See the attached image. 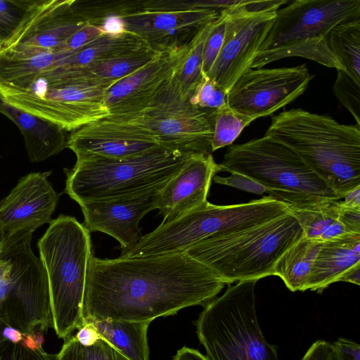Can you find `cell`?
I'll return each instance as SVG.
<instances>
[{"label":"cell","instance_id":"1","mask_svg":"<svg viewBox=\"0 0 360 360\" xmlns=\"http://www.w3.org/2000/svg\"><path fill=\"white\" fill-rule=\"evenodd\" d=\"M225 284L184 252L131 259L93 254L83 300L84 324L96 319L151 322L188 307H205Z\"/></svg>","mask_w":360,"mask_h":360},{"label":"cell","instance_id":"2","mask_svg":"<svg viewBox=\"0 0 360 360\" xmlns=\"http://www.w3.org/2000/svg\"><path fill=\"white\" fill-rule=\"evenodd\" d=\"M264 135L295 150L341 198L360 187V125L292 108L272 117Z\"/></svg>","mask_w":360,"mask_h":360},{"label":"cell","instance_id":"3","mask_svg":"<svg viewBox=\"0 0 360 360\" xmlns=\"http://www.w3.org/2000/svg\"><path fill=\"white\" fill-rule=\"evenodd\" d=\"M303 237L288 210L257 225L207 238L184 252L231 284L274 275L280 258Z\"/></svg>","mask_w":360,"mask_h":360},{"label":"cell","instance_id":"4","mask_svg":"<svg viewBox=\"0 0 360 360\" xmlns=\"http://www.w3.org/2000/svg\"><path fill=\"white\" fill-rule=\"evenodd\" d=\"M37 247L47 276L52 327L66 339L84 324L83 300L93 255L90 232L75 217L60 214L49 222Z\"/></svg>","mask_w":360,"mask_h":360},{"label":"cell","instance_id":"5","mask_svg":"<svg viewBox=\"0 0 360 360\" xmlns=\"http://www.w3.org/2000/svg\"><path fill=\"white\" fill-rule=\"evenodd\" d=\"M195 154L160 146L120 159L77 158L72 168L64 169V193L79 205L141 193L164 186Z\"/></svg>","mask_w":360,"mask_h":360},{"label":"cell","instance_id":"6","mask_svg":"<svg viewBox=\"0 0 360 360\" xmlns=\"http://www.w3.org/2000/svg\"><path fill=\"white\" fill-rule=\"evenodd\" d=\"M276 13L252 69L298 56L345 71L329 49L328 34L336 25L360 18V0H296Z\"/></svg>","mask_w":360,"mask_h":360},{"label":"cell","instance_id":"7","mask_svg":"<svg viewBox=\"0 0 360 360\" xmlns=\"http://www.w3.org/2000/svg\"><path fill=\"white\" fill-rule=\"evenodd\" d=\"M107 89L82 82L63 65L44 70L22 81L0 82L7 103L58 126L75 131L110 115Z\"/></svg>","mask_w":360,"mask_h":360},{"label":"cell","instance_id":"8","mask_svg":"<svg viewBox=\"0 0 360 360\" xmlns=\"http://www.w3.org/2000/svg\"><path fill=\"white\" fill-rule=\"evenodd\" d=\"M257 282L229 284L204 307L195 326L209 360H278L276 346L266 341L258 323Z\"/></svg>","mask_w":360,"mask_h":360},{"label":"cell","instance_id":"9","mask_svg":"<svg viewBox=\"0 0 360 360\" xmlns=\"http://www.w3.org/2000/svg\"><path fill=\"white\" fill-rule=\"evenodd\" d=\"M287 212L285 203L271 195L229 205H217L207 201L181 217L162 222L119 257L131 259L184 252L210 236L248 228Z\"/></svg>","mask_w":360,"mask_h":360},{"label":"cell","instance_id":"10","mask_svg":"<svg viewBox=\"0 0 360 360\" xmlns=\"http://www.w3.org/2000/svg\"><path fill=\"white\" fill-rule=\"evenodd\" d=\"M219 172L244 176L264 186L269 195H310L341 200L291 148L269 136L231 145Z\"/></svg>","mask_w":360,"mask_h":360},{"label":"cell","instance_id":"11","mask_svg":"<svg viewBox=\"0 0 360 360\" xmlns=\"http://www.w3.org/2000/svg\"><path fill=\"white\" fill-rule=\"evenodd\" d=\"M216 111L198 108L172 77L147 106L129 120L150 130L160 143L187 153H211Z\"/></svg>","mask_w":360,"mask_h":360},{"label":"cell","instance_id":"12","mask_svg":"<svg viewBox=\"0 0 360 360\" xmlns=\"http://www.w3.org/2000/svg\"><path fill=\"white\" fill-rule=\"evenodd\" d=\"M75 0H34L14 32L0 43V55L58 53L65 41L88 21Z\"/></svg>","mask_w":360,"mask_h":360},{"label":"cell","instance_id":"13","mask_svg":"<svg viewBox=\"0 0 360 360\" xmlns=\"http://www.w3.org/2000/svg\"><path fill=\"white\" fill-rule=\"evenodd\" d=\"M313 78L305 64L295 67L250 69L227 94L228 106L253 120L292 103Z\"/></svg>","mask_w":360,"mask_h":360},{"label":"cell","instance_id":"14","mask_svg":"<svg viewBox=\"0 0 360 360\" xmlns=\"http://www.w3.org/2000/svg\"><path fill=\"white\" fill-rule=\"evenodd\" d=\"M250 1L231 8L221 49L207 75L227 94L252 69L276 17V11L248 10L246 5Z\"/></svg>","mask_w":360,"mask_h":360},{"label":"cell","instance_id":"15","mask_svg":"<svg viewBox=\"0 0 360 360\" xmlns=\"http://www.w3.org/2000/svg\"><path fill=\"white\" fill-rule=\"evenodd\" d=\"M139 1H120L116 14L120 15L127 32L143 39L156 51H167L186 46L199 30L214 20L221 11L191 9L146 11Z\"/></svg>","mask_w":360,"mask_h":360},{"label":"cell","instance_id":"16","mask_svg":"<svg viewBox=\"0 0 360 360\" xmlns=\"http://www.w3.org/2000/svg\"><path fill=\"white\" fill-rule=\"evenodd\" d=\"M162 146L146 127L131 121L105 117L83 126L67 138L66 148L77 158L102 157L120 159Z\"/></svg>","mask_w":360,"mask_h":360},{"label":"cell","instance_id":"17","mask_svg":"<svg viewBox=\"0 0 360 360\" xmlns=\"http://www.w3.org/2000/svg\"><path fill=\"white\" fill-rule=\"evenodd\" d=\"M164 186L136 194L81 204L83 224L90 233L99 231L116 239L124 252L141 240L143 235L139 222L148 212L157 208L160 191Z\"/></svg>","mask_w":360,"mask_h":360},{"label":"cell","instance_id":"18","mask_svg":"<svg viewBox=\"0 0 360 360\" xmlns=\"http://www.w3.org/2000/svg\"><path fill=\"white\" fill-rule=\"evenodd\" d=\"M46 172L22 176L11 191L0 201V229L6 238L32 234L49 223L58 202Z\"/></svg>","mask_w":360,"mask_h":360},{"label":"cell","instance_id":"19","mask_svg":"<svg viewBox=\"0 0 360 360\" xmlns=\"http://www.w3.org/2000/svg\"><path fill=\"white\" fill-rule=\"evenodd\" d=\"M188 44L181 49L158 52L147 65L109 88L105 96L110 112L107 117L129 121L138 115L162 84L173 76Z\"/></svg>","mask_w":360,"mask_h":360},{"label":"cell","instance_id":"20","mask_svg":"<svg viewBox=\"0 0 360 360\" xmlns=\"http://www.w3.org/2000/svg\"><path fill=\"white\" fill-rule=\"evenodd\" d=\"M219 172L212 153H197L160 191L157 210L162 222L172 221L202 206L213 178Z\"/></svg>","mask_w":360,"mask_h":360},{"label":"cell","instance_id":"21","mask_svg":"<svg viewBox=\"0 0 360 360\" xmlns=\"http://www.w3.org/2000/svg\"><path fill=\"white\" fill-rule=\"evenodd\" d=\"M277 199L285 203L306 238L325 242L348 234L340 218V200L292 195Z\"/></svg>","mask_w":360,"mask_h":360},{"label":"cell","instance_id":"22","mask_svg":"<svg viewBox=\"0 0 360 360\" xmlns=\"http://www.w3.org/2000/svg\"><path fill=\"white\" fill-rule=\"evenodd\" d=\"M360 263V234H346L323 242L314 260L304 290L322 291L339 281L351 267Z\"/></svg>","mask_w":360,"mask_h":360},{"label":"cell","instance_id":"23","mask_svg":"<svg viewBox=\"0 0 360 360\" xmlns=\"http://www.w3.org/2000/svg\"><path fill=\"white\" fill-rule=\"evenodd\" d=\"M0 113L20 129L31 162H41L66 148L68 137L58 126L15 108L1 97Z\"/></svg>","mask_w":360,"mask_h":360},{"label":"cell","instance_id":"24","mask_svg":"<svg viewBox=\"0 0 360 360\" xmlns=\"http://www.w3.org/2000/svg\"><path fill=\"white\" fill-rule=\"evenodd\" d=\"M150 322L96 319L88 322L101 339L129 360H148L147 333Z\"/></svg>","mask_w":360,"mask_h":360},{"label":"cell","instance_id":"25","mask_svg":"<svg viewBox=\"0 0 360 360\" xmlns=\"http://www.w3.org/2000/svg\"><path fill=\"white\" fill-rule=\"evenodd\" d=\"M149 47L139 36L127 31L117 36L103 34L77 52L65 58L60 64L72 68L85 67Z\"/></svg>","mask_w":360,"mask_h":360},{"label":"cell","instance_id":"26","mask_svg":"<svg viewBox=\"0 0 360 360\" xmlns=\"http://www.w3.org/2000/svg\"><path fill=\"white\" fill-rule=\"evenodd\" d=\"M158 52L160 51L149 47L131 54L95 63L85 67L70 68H72L77 77L85 83L108 90L120 79L147 65Z\"/></svg>","mask_w":360,"mask_h":360},{"label":"cell","instance_id":"27","mask_svg":"<svg viewBox=\"0 0 360 360\" xmlns=\"http://www.w3.org/2000/svg\"><path fill=\"white\" fill-rule=\"evenodd\" d=\"M323 242L303 237L280 258L274 275L291 291H304L314 260Z\"/></svg>","mask_w":360,"mask_h":360},{"label":"cell","instance_id":"28","mask_svg":"<svg viewBox=\"0 0 360 360\" xmlns=\"http://www.w3.org/2000/svg\"><path fill=\"white\" fill-rule=\"evenodd\" d=\"M328 43L345 72L360 84V18L333 27L328 34Z\"/></svg>","mask_w":360,"mask_h":360},{"label":"cell","instance_id":"29","mask_svg":"<svg viewBox=\"0 0 360 360\" xmlns=\"http://www.w3.org/2000/svg\"><path fill=\"white\" fill-rule=\"evenodd\" d=\"M214 20L199 30L188 43L182 59L175 68L172 77L186 96H191L204 76L202 70L203 48Z\"/></svg>","mask_w":360,"mask_h":360},{"label":"cell","instance_id":"30","mask_svg":"<svg viewBox=\"0 0 360 360\" xmlns=\"http://www.w3.org/2000/svg\"><path fill=\"white\" fill-rule=\"evenodd\" d=\"M67 56L51 53L27 56L0 55V82L22 81L44 70L60 65Z\"/></svg>","mask_w":360,"mask_h":360},{"label":"cell","instance_id":"31","mask_svg":"<svg viewBox=\"0 0 360 360\" xmlns=\"http://www.w3.org/2000/svg\"><path fill=\"white\" fill-rule=\"evenodd\" d=\"M253 120L241 115L229 106L215 112L211 151L231 145L243 129Z\"/></svg>","mask_w":360,"mask_h":360},{"label":"cell","instance_id":"32","mask_svg":"<svg viewBox=\"0 0 360 360\" xmlns=\"http://www.w3.org/2000/svg\"><path fill=\"white\" fill-rule=\"evenodd\" d=\"M65 340L58 360H129L102 339L89 346L80 344L75 335Z\"/></svg>","mask_w":360,"mask_h":360},{"label":"cell","instance_id":"33","mask_svg":"<svg viewBox=\"0 0 360 360\" xmlns=\"http://www.w3.org/2000/svg\"><path fill=\"white\" fill-rule=\"evenodd\" d=\"M227 94L214 81L204 75L190 97V101L199 108L217 111L228 106Z\"/></svg>","mask_w":360,"mask_h":360},{"label":"cell","instance_id":"34","mask_svg":"<svg viewBox=\"0 0 360 360\" xmlns=\"http://www.w3.org/2000/svg\"><path fill=\"white\" fill-rule=\"evenodd\" d=\"M333 92L339 101L349 110L360 125V84L343 70H337Z\"/></svg>","mask_w":360,"mask_h":360},{"label":"cell","instance_id":"35","mask_svg":"<svg viewBox=\"0 0 360 360\" xmlns=\"http://www.w3.org/2000/svg\"><path fill=\"white\" fill-rule=\"evenodd\" d=\"M231 8L220 11L214 21L212 27L205 40L203 48L202 74L207 76L212 68L221 49L226 30V25Z\"/></svg>","mask_w":360,"mask_h":360},{"label":"cell","instance_id":"36","mask_svg":"<svg viewBox=\"0 0 360 360\" xmlns=\"http://www.w3.org/2000/svg\"><path fill=\"white\" fill-rule=\"evenodd\" d=\"M34 0H0V43L17 29Z\"/></svg>","mask_w":360,"mask_h":360},{"label":"cell","instance_id":"37","mask_svg":"<svg viewBox=\"0 0 360 360\" xmlns=\"http://www.w3.org/2000/svg\"><path fill=\"white\" fill-rule=\"evenodd\" d=\"M103 32L96 25L88 23L73 34L59 50L58 53L70 56L102 36Z\"/></svg>","mask_w":360,"mask_h":360},{"label":"cell","instance_id":"38","mask_svg":"<svg viewBox=\"0 0 360 360\" xmlns=\"http://www.w3.org/2000/svg\"><path fill=\"white\" fill-rule=\"evenodd\" d=\"M330 360H360V345L340 338L332 344Z\"/></svg>","mask_w":360,"mask_h":360},{"label":"cell","instance_id":"39","mask_svg":"<svg viewBox=\"0 0 360 360\" xmlns=\"http://www.w3.org/2000/svg\"><path fill=\"white\" fill-rule=\"evenodd\" d=\"M98 26L103 34L117 36L127 32L124 22L120 15L108 13L89 21Z\"/></svg>","mask_w":360,"mask_h":360},{"label":"cell","instance_id":"40","mask_svg":"<svg viewBox=\"0 0 360 360\" xmlns=\"http://www.w3.org/2000/svg\"><path fill=\"white\" fill-rule=\"evenodd\" d=\"M215 183L229 185L256 194H263L266 189L255 181L240 174H231L228 177L214 176Z\"/></svg>","mask_w":360,"mask_h":360},{"label":"cell","instance_id":"41","mask_svg":"<svg viewBox=\"0 0 360 360\" xmlns=\"http://www.w3.org/2000/svg\"><path fill=\"white\" fill-rule=\"evenodd\" d=\"M340 218L348 233L360 234V208L346 207L340 200Z\"/></svg>","mask_w":360,"mask_h":360},{"label":"cell","instance_id":"42","mask_svg":"<svg viewBox=\"0 0 360 360\" xmlns=\"http://www.w3.org/2000/svg\"><path fill=\"white\" fill-rule=\"evenodd\" d=\"M332 344L317 340L308 349L302 360H330Z\"/></svg>","mask_w":360,"mask_h":360},{"label":"cell","instance_id":"43","mask_svg":"<svg viewBox=\"0 0 360 360\" xmlns=\"http://www.w3.org/2000/svg\"><path fill=\"white\" fill-rule=\"evenodd\" d=\"M78 342L84 346L94 344L101 339L95 328L90 323H85L75 335Z\"/></svg>","mask_w":360,"mask_h":360},{"label":"cell","instance_id":"44","mask_svg":"<svg viewBox=\"0 0 360 360\" xmlns=\"http://www.w3.org/2000/svg\"><path fill=\"white\" fill-rule=\"evenodd\" d=\"M173 360H209L207 356L202 354L199 351L183 347L177 350L173 356Z\"/></svg>","mask_w":360,"mask_h":360},{"label":"cell","instance_id":"45","mask_svg":"<svg viewBox=\"0 0 360 360\" xmlns=\"http://www.w3.org/2000/svg\"><path fill=\"white\" fill-rule=\"evenodd\" d=\"M340 200V203L350 208H360V187L349 192Z\"/></svg>","mask_w":360,"mask_h":360},{"label":"cell","instance_id":"46","mask_svg":"<svg viewBox=\"0 0 360 360\" xmlns=\"http://www.w3.org/2000/svg\"><path fill=\"white\" fill-rule=\"evenodd\" d=\"M339 281L349 282L360 285V263L348 269L340 278Z\"/></svg>","mask_w":360,"mask_h":360},{"label":"cell","instance_id":"47","mask_svg":"<svg viewBox=\"0 0 360 360\" xmlns=\"http://www.w3.org/2000/svg\"><path fill=\"white\" fill-rule=\"evenodd\" d=\"M2 333L6 338L13 342H20L23 338L22 333L19 332L18 330L11 326L4 327L2 330Z\"/></svg>","mask_w":360,"mask_h":360},{"label":"cell","instance_id":"48","mask_svg":"<svg viewBox=\"0 0 360 360\" xmlns=\"http://www.w3.org/2000/svg\"><path fill=\"white\" fill-rule=\"evenodd\" d=\"M4 240H5V236H4V233L2 232V231L0 229V255L2 252V250L4 248Z\"/></svg>","mask_w":360,"mask_h":360}]
</instances>
